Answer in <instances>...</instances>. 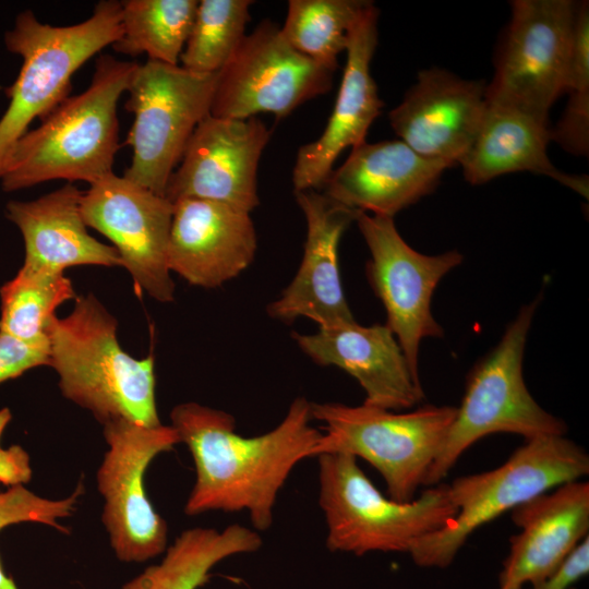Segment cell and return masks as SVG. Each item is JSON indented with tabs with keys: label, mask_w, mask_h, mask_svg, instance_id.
Returning <instances> with one entry per match:
<instances>
[{
	"label": "cell",
	"mask_w": 589,
	"mask_h": 589,
	"mask_svg": "<svg viewBox=\"0 0 589 589\" xmlns=\"http://www.w3.org/2000/svg\"><path fill=\"white\" fill-rule=\"evenodd\" d=\"M261 546L257 531L241 525L223 530L191 528L176 538L158 564L147 567L121 589H197L207 582L219 562Z\"/></svg>",
	"instance_id": "obj_25"
},
{
	"label": "cell",
	"mask_w": 589,
	"mask_h": 589,
	"mask_svg": "<svg viewBox=\"0 0 589 589\" xmlns=\"http://www.w3.org/2000/svg\"><path fill=\"white\" fill-rule=\"evenodd\" d=\"M294 196L306 221L303 256L296 276L268 305L267 313L287 323L306 317L318 328L353 322L342 290L338 249L342 233L359 211L317 190L294 192Z\"/></svg>",
	"instance_id": "obj_16"
},
{
	"label": "cell",
	"mask_w": 589,
	"mask_h": 589,
	"mask_svg": "<svg viewBox=\"0 0 589 589\" xmlns=\"http://www.w3.org/2000/svg\"><path fill=\"white\" fill-rule=\"evenodd\" d=\"M217 74L148 59L136 65L124 104L134 119L125 140L132 159L123 177L165 196L193 131L211 112Z\"/></svg>",
	"instance_id": "obj_9"
},
{
	"label": "cell",
	"mask_w": 589,
	"mask_h": 589,
	"mask_svg": "<svg viewBox=\"0 0 589 589\" xmlns=\"http://www.w3.org/2000/svg\"><path fill=\"white\" fill-rule=\"evenodd\" d=\"M73 298V285L64 272L23 264L0 288V333L26 344H49L57 308Z\"/></svg>",
	"instance_id": "obj_26"
},
{
	"label": "cell",
	"mask_w": 589,
	"mask_h": 589,
	"mask_svg": "<svg viewBox=\"0 0 589 589\" xmlns=\"http://www.w3.org/2000/svg\"><path fill=\"white\" fill-rule=\"evenodd\" d=\"M310 404L304 397L293 399L277 426L252 437L238 434L226 411L192 401L176 406L170 425L195 466L184 513L244 510L255 530L269 529L279 491L294 466L313 457L322 435L311 424Z\"/></svg>",
	"instance_id": "obj_1"
},
{
	"label": "cell",
	"mask_w": 589,
	"mask_h": 589,
	"mask_svg": "<svg viewBox=\"0 0 589 589\" xmlns=\"http://www.w3.org/2000/svg\"><path fill=\"white\" fill-rule=\"evenodd\" d=\"M250 0H201L179 62L195 73H218L233 57L250 21Z\"/></svg>",
	"instance_id": "obj_29"
},
{
	"label": "cell",
	"mask_w": 589,
	"mask_h": 589,
	"mask_svg": "<svg viewBox=\"0 0 589 589\" xmlns=\"http://www.w3.org/2000/svg\"><path fill=\"white\" fill-rule=\"evenodd\" d=\"M298 347L315 363L334 365L353 376L365 393L364 405L392 411L420 404L424 393L392 330L356 321L292 333Z\"/></svg>",
	"instance_id": "obj_19"
},
{
	"label": "cell",
	"mask_w": 589,
	"mask_h": 589,
	"mask_svg": "<svg viewBox=\"0 0 589 589\" xmlns=\"http://www.w3.org/2000/svg\"><path fill=\"white\" fill-rule=\"evenodd\" d=\"M81 214L112 243L137 293L171 302L175 283L168 266L173 203L113 172L82 193Z\"/></svg>",
	"instance_id": "obj_14"
},
{
	"label": "cell",
	"mask_w": 589,
	"mask_h": 589,
	"mask_svg": "<svg viewBox=\"0 0 589 589\" xmlns=\"http://www.w3.org/2000/svg\"><path fill=\"white\" fill-rule=\"evenodd\" d=\"M82 193L68 182L36 200L7 204L5 216L24 240L23 264L58 272L79 265L122 266L112 245L88 233L80 208Z\"/></svg>",
	"instance_id": "obj_23"
},
{
	"label": "cell",
	"mask_w": 589,
	"mask_h": 589,
	"mask_svg": "<svg viewBox=\"0 0 589 589\" xmlns=\"http://www.w3.org/2000/svg\"><path fill=\"white\" fill-rule=\"evenodd\" d=\"M199 1L124 0L121 1V36L115 51L148 60L179 64L189 37Z\"/></svg>",
	"instance_id": "obj_27"
},
{
	"label": "cell",
	"mask_w": 589,
	"mask_h": 589,
	"mask_svg": "<svg viewBox=\"0 0 589 589\" xmlns=\"http://www.w3.org/2000/svg\"><path fill=\"white\" fill-rule=\"evenodd\" d=\"M588 472V454L565 435L526 440L500 467L448 484L457 507L455 518L446 528L419 539L409 554L420 567L446 568L478 528Z\"/></svg>",
	"instance_id": "obj_6"
},
{
	"label": "cell",
	"mask_w": 589,
	"mask_h": 589,
	"mask_svg": "<svg viewBox=\"0 0 589 589\" xmlns=\"http://www.w3.org/2000/svg\"><path fill=\"white\" fill-rule=\"evenodd\" d=\"M49 364V344L32 345L0 333V384Z\"/></svg>",
	"instance_id": "obj_32"
},
{
	"label": "cell",
	"mask_w": 589,
	"mask_h": 589,
	"mask_svg": "<svg viewBox=\"0 0 589 589\" xmlns=\"http://www.w3.org/2000/svg\"><path fill=\"white\" fill-rule=\"evenodd\" d=\"M550 141L549 120L486 101L478 133L459 165L471 184H482L505 173L530 171L551 177L587 196L586 176L565 173L553 166L546 153Z\"/></svg>",
	"instance_id": "obj_24"
},
{
	"label": "cell",
	"mask_w": 589,
	"mask_h": 589,
	"mask_svg": "<svg viewBox=\"0 0 589 589\" xmlns=\"http://www.w3.org/2000/svg\"><path fill=\"white\" fill-rule=\"evenodd\" d=\"M312 420L323 425L313 450L362 458L383 477L388 497L410 502L441 450L457 407L423 406L397 412L362 404L311 402Z\"/></svg>",
	"instance_id": "obj_7"
},
{
	"label": "cell",
	"mask_w": 589,
	"mask_h": 589,
	"mask_svg": "<svg viewBox=\"0 0 589 589\" xmlns=\"http://www.w3.org/2000/svg\"><path fill=\"white\" fill-rule=\"evenodd\" d=\"M137 63L103 55L88 87L69 96L14 145L1 176L13 192L51 180L88 184L113 172L119 145L117 105Z\"/></svg>",
	"instance_id": "obj_2"
},
{
	"label": "cell",
	"mask_w": 589,
	"mask_h": 589,
	"mask_svg": "<svg viewBox=\"0 0 589 589\" xmlns=\"http://www.w3.org/2000/svg\"><path fill=\"white\" fill-rule=\"evenodd\" d=\"M538 300L522 306L498 345L470 372L460 407L424 485L438 484L477 441L494 433L531 440L563 436L567 426L540 407L522 376L525 345Z\"/></svg>",
	"instance_id": "obj_8"
},
{
	"label": "cell",
	"mask_w": 589,
	"mask_h": 589,
	"mask_svg": "<svg viewBox=\"0 0 589 589\" xmlns=\"http://www.w3.org/2000/svg\"><path fill=\"white\" fill-rule=\"evenodd\" d=\"M577 10L570 0L513 1L485 100L549 120L567 81Z\"/></svg>",
	"instance_id": "obj_10"
},
{
	"label": "cell",
	"mask_w": 589,
	"mask_h": 589,
	"mask_svg": "<svg viewBox=\"0 0 589 589\" xmlns=\"http://www.w3.org/2000/svg\"><path fill=\"white\" fill-rule=\"evenodd\" d=\"M117 320L92 293L75 298L72 312L49 329V364L62 395L103 424L125 419L161 424L155 396V360L136 359L117 338Z\"/></svg>",
	"instance_id": "obj_3"
},
{
	"label": "cell",
	"mask_w": 589,
	"mask_h": 589,
	"mask_svg": "<svg viewBox=\"0 0 589 589\" xmlns=\"http://www.w3.org/2000/svg\"><path fill=\"white\" fill-rule=\"evenodd\" d=\"M257 117L206 116L193 131L165 196L199 199L251 213L259 204L257 168L271 137Z\"/></svg>",
	"instance_id": "obj_15"
},
{
	"label": "cell",
	"mask_w": 589,
	"mask_h": 589,
	"mask_svg": "<svg viewBox=\"0 0 589 589\" xmlns=\"http://www.w3.org/2000/svg\"><path fill=\"white\" fill-rule=\"evenodd\" d=\"M8 408L0 409V438L11 420ZM32 468L28 454L20 446L2 448L0 445V483L13 486L31 481Z\"/></svg>",
	"instance_id": "obj_34"
},
{
	"label": "cell",
	"mask_w": 589,
	"mask_h": 589,
	"mask_svg": "<svg viewBox=\"0 0 589 589\" xmlns=\"http://www.w3.org/2000/svg\"><path fill=\"white\" fill-rule=\"evenodd\" d=\"M485 87L484 82L464 80L444 69L423 70L388 113L390 127L419 155L453 167L478 133L486 107Z\"/></svg>",
	"instance_id": "obj_17"
},
{
	"label": "cell",
	"mask_w": 589,
	"mask_h": 589,
	"mask_svg": "<svg viewBox=\"0 0 589 589\" xmlns=\"http://www.w3.org/2000/svg\"><path fill=\"white\" fill-rule=\"evenodd\" d=\"M510 512L520 532L509 540L498 589H524L546 577L588 537L589 483L578 480L562 484Z\"/></svg>",
	"instance_id": "obj_22"
},
{
	"label": "cell",
	"mask_w": 589,
	"mask_h": 589,
	"mask_svg": "<svg viewBox=\"0 0 589 589\" xmlns=\"http://www.w3.org/2000/svg\"><path fill=\"white\" fill-rule=\"evenodd\" d=\"M121 1L101 0L92 15L70 26H52L34 12H21L4 34L9 51L22 58L15 82L5 89L9 106L0 119V178L16 142L34 119L46 117L69 97L71 77L93 56L121 36Z\"/></svg>",
	"instance_id": "obj_4"
},
{
	"label": "cell",
	"mask_w": 589,
	"mask_h": 589,
	"mask_svg": "<svg viewBox=\"0 0 589 589\" xmlns=\"http://www.w3.org/2000/svg\"><path fill=\"white\" fill-rule=\"evenodd\" d=\"M450 167L419 155L400 140L364 142L332 171L324 194L349 208L393 218L430 194Z\"/></svg>",
	"instance_id": "obj_21"
},
{
	"label": "cell",
	"mask_w": 589,
	"mask_h": 589,
	"mask_svg": "<svg viewBox=\"0 0 589 589\" xmlns=\"http://www.w3.org/2000/svg\"><path fill=\"white\" fill-rule=\"evenodd\" d=\"M108 445L97 470L105 500L101 515L110 545L122 562H144L167 545V524L147 498L144 476L153 459L180 443L171 425H143L125 419L104 423Z\"/></svg>",
	"instance_id": "obj_11"
},
{
	"label": "cell",
	"mask_w": 589,
	"mask_h": 589,
	"mask_svg": "<svg viewBox=\"0 0 589 589\" xmlns=\"http://www.w3.org/2000/svg\"><path fill=\"white\" fill-rule=\"evenodd\" d=\"M80 483L75 491L65 498L49 500L24 488L23 484L0 490V531L14 524L39 522L59 530H65L60 519L69 517L83 493ZM0 589H19L7 576L0 564Z\"/></svg>",
	"instance_id": "obj_31"
},
{
	"label": "cell",
	"mask_w": 589,
	"mask_h": 589,
	"mask_svg": "<svg viewBox=\"0 0 589 589\" xmlns=\"http://www.w3.org/2000/svg\"><path fill=\"white\" fill-rule=\"evenodd\" d=\"M589 573V538L582 539L546 577L528 589H570Z\"/></svg>",
	"instance_id": "obj_33"
},
{
	"label": "cell",
	"mask_w": 589,
	"mask_h": 589,
	"mask_svg": "<svg viewBox=\"0 0 589 589\" xmlns=\"http://www.w3.org/2000/svg\"><path fill=\"white\" fill-rule=\"evenodd\" d=\"M570 589H576V588H570Z\"/></svg>",
	"instance_id": "obj_35"
},
{
	"label": "cell",
	"mask_w": 589,
	"mask_h": 589,
	"mask_svg": "<svg viewBox=\"0 0 589 589\" xmlns=\"http://www.w3.org/2000/svg\"><path fill=\"white\" fill-rule=\"evenodd\" d=\"M251 213L199 199L173 203L168 266L193 286L219 287L252 263L257 241Z\"/></svg>",
	"instance_id": "obj_20"
},
{
	"label": "cell",
	"mask_w": 589,
	"mask_h": 589,
	"mask_svg": "<svg viewBox=\"0 0 589 589\" xmlns=\"http://www.w3.org/2000/svg\"><path fill=\"white\" fill-rule=\"evenodd\" d=\"M354 221L370 250L368 277L385 306L386 326L419 376L421 340L443 336V328L431 313L433 291L462 262V255L457 251L438 255L417 252L401 238L392 217L359 211Z\"/></svg>",
	"instance_id": "obj_13"
},
{
	"label": "cell",
	"mask_w": 589,
	"mask_h": 589,
	"mask_svg": "<svg viewBox=\"0 0 589 589\" xmlns=\"http://www.w3.org/2000/svg\"><path fill=\"white\" fill-rule=\"evenodd\" d=\"M333 73L293 49L279 27L264 21L218 72L209 113L248 119L269 112L280 119L327 93Z\"/></svg>",
	"instance_id": "obj_12"
},
{
	"label": "cell",
	"mask_w": 589,
	"mask_h": 589,
	"mask_svg": "<svg viewBox=\"0 0 589 589\" xmlns=\"http://www.w3.org/2000/svg\"><path fill=\"white\" fill-rule=\"evenodd\" d=\"M371 1L290 0L281 34L289 45L335 72L353 25Z\"/></svg>",
	"instance_id": "obj_28"
},
{
	"label": "cell",
	"mask_w": 589,
	"mask_h": 589,
	"mask_svg": "<svg viewBox=\"0 0 589 589\" xmlns=\"http://www.w3.org/2000/svg\"><path fill=\"white\" fill-rule=\"evenodd\" d=\"M317 457L318 504L332 552L358 556L409 553L419 539L446 528L457 514L448 484L428 486L410 502H396L376 489L354 456L332 453Z\"/></svg>",
	"instance_id": "obj_5"
},
{
	"label": "cell",
	"mask_w": 589,
	"mask_h": 589,
	"mask_svg": "<svg viewBox=\"0 0 589 589\" xmlns=\"http://www.w3.org/2000/svg\"><path fill=\"white\" fill-rule=\"evenodd\" d=\"M378 10L371 2L349 34L347 60L336 103L320 137L297 154L294 192L323 188L333 165L347 147L365 142L366 133L384 106L371 76L370 64L377 45Z\"/></svg>",
	"instance_id": "obj_18"
},
{
	"label": "cell",
	"mask_w": 589,
	"mask_h": 589,
	"mask_svg": "<svg viewBox=\"0 0 589 589\" xmlns=\"http://www.w3.org/2000/svg\"><path fill=\"white\" fill-rule=\"evenodd\" d=\"M567 105L554 128L551 141L567 153L587 156L589 152V5L578 2L570 68L564 93Z\"/></svg>",
	"instance_id": "obj_30"
}]
</instances>
